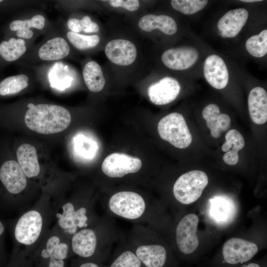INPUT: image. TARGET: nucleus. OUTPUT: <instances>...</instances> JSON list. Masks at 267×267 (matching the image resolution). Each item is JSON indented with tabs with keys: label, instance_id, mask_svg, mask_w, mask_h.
<instances>
[{
	"label": "nucleus",
	"instance_id": "nucleus-1",
	"mask_svg": "<svg viewBox=\"0 0 267 267\" xmlns=\"http://www.w3.org/2000/svg\"><path fill=\"white\" fill-rule=\"evenodd\" d=\"M24 118L26 126L41 134L61 132L69 126L71 116L69 111L60 105L30 103Z\"/></svg>",
	"mask_w": 267,
	"mask_h": 267
},
{
	"label": "nucleus",
	"instance_id": "nucleus-2",
	"mask_svg": "<svg viewBox=\"0 0 267 267\" xmlns=\"http://www.w3.org/2000/svg\"><path fill=\"white\" fill-rule=\"evenodd\" d=\"M160 137L177 148L184 149L190 145L192 135L183 116L174 112L162 118L158 124Z\"/></svg>",
	"mask_w": 267,
	"mask_h": 267
},
{
	"label": "nucleus",
	"instance_id": "nucleus-3",
	"mask_svg": "<svg viewBox=\"0 0 267 267\" xmlns=\"http://www.w3.org/2000/svg\"><path fill=\"white\" fill-rule=\"evenodd\" d=\"M208 183V177L201 171L193 170L186 173L175 182L173 193L176 199L183 204L196 201Z\"/></svg>",
	"mask_w": 267,
	"mask_h": 267
},
{
	"label": "nucleus",
	"instance_id": "nucleus-4",
	"mask_svg": "<svg viewBox=\"0 0 267 267\" xmlns=\"http://www.w3.org/2000/svg\"><path fill=\"white\" fill-rule=\"evenodd\" d=\"M108 206L114 214L122 218L135 220L144 213L146 205L139 194L130 191L116 193L109 200Z\"/></svg>",
	"mask_w": 267,
	"mask_h": 267
},
{
	"label": "nucleus",
	"instance_id": "nucleus-5",
	"mask_svg": "<svg viewBox=\"0 0 267 267\" xmlns=\"http://www.w3.org/2000/svg\"><path fill=\"white\" fill-rule=\"evenodd\" d=\"M142 167L138 158L125 153H113L107 156L101 165L103 173L110 178H122L138 172Z\"/></svg>",
	"mask_w": 267,
	"mask_h": 267
},
{
	"label": "nucleus",
	"instance_id": "nucleus-6",
	"mask_svg": "<svg viewBox=\"0 0 267 267\" xmlns=\"http://www.w3.org/2000/svg\"><path fill=\"white\" fill-rule=\"evenodd\" d=\"M43 226V219L40 213L35 210L23 214L18 221L14 235L20 243L30 245L34 243L40 235Z\"/></svg>",
	"mask_w": 267,
	"mask_h": 267
},
{
	"label": "nucleus",
	"instance_id": "nucleus-7",
	"mask_svg": "<svg viewBox=\"0 0 267 267\" xmlns=\"http://www.w3.org/2000/svg\"><path fill=\"white\" fill-rule=\"evenodd\" d=\"M199 219L194 214L183 217L176 229V241L180 251L186 254L193 252L198 247L199 240L196 234Z\"/></svg>",
	"mask_w": 267,
	"mask_h": 267
},
{
	"label": "nucleus",
	"instance_id": "nucleus-8",
	"mask_svg": "<svg viewBox=\"0 0 267 267\" xmlns=\"http://www.w3.org/2000/svg\"><path fill=\"white\" fill-rule=\"evenodd\" d=\"M256 244L238 238L227 240L222 247V255L225 261L230 264L247 262L257 253Z\"/></svg>",
	"mask_w": 267,
	"mask_h": 267
},
{
	"label": "nucleus",
	"instance_id": "nucleus-9",
	"mask_svg": "<svg viewBox=\"0 0 267 267\" xmlns=\"http://www.w3.org/2000/svg\"><path fill=\"white\" fill-rule=\"evenodd\" d=\"M197 50L191 46H182L169 49L162 54L161 59L164 64L175 70H182L192 66L197 60Z\"/></svg>",
	"mask_w": 267,
	"mask_h": 267
},
{
	"label": "nucleus",
	"instance_id": "nucleus-10",
	"mask_svg": "<svg viewBox=\"0 0 267 267\" xmlns=\"http://www.w3.org/2000/svg\"><path fill=\"white\" fill-rule=\"evenodd\" d=\"M180 86L174 78L166 77L151 85L148 89L150 100L156 105L168 104L178 96Z\"/></svg>",
	"mask_w": 267,
	"mask_h": 267
},
{
	"label": "nucleus",
	"instance_id": "nucleus-11",
	"mask_svg": "<svg viewBox=\"0 0 267 267\" xmlns=\"http://www.w3.org/2000/svg\"><path fill=\"white\" fill-rule=\"evenodd\" d=\"M0 180L11 194H18L27 185L26 176L17 162L14 160L4 161L0 167Z\"/></svg>",
	"mask_w": 267,
	"mask_h": 267
},
{
	"label": "nucleus",
	"instance_id": "nucleus-12",
	"mask_svg": "<svg viewBox=\"0 0 267 267\" xmlns=\"http://www.w3.org/2000/svg\"><path fill=\"white\" fill-rule=\"evenodd\" d=\"M105 53L112 63L118 65L127 66L135 61L137 50L131 42L124 39H115L107 43Z\"/></svg>",
	"mask_w": 267,
	"mask_h": 267
},
{
	"label": "nucleus",
	"instance_id": "nucleus-13",
	"mask_svg": "<svg viewBox=\"0 0 267 267\" xmlns=\"http://www.w3.org/2000/svg\"><path fill=\"white\" fill-rule=\"evenodd\" d=\"M204 74L209 84L216 89H222L228 83L229 74L226 65L223 60L216 54H212L206 59Z\"/></svg>",
	"mask_w": 267,
	"mask_h": 267
},
{
	"label": "nucleus",
	"instance_id": "nucleus-14",
	"mask_svg": "<svg viewBox=\"0 0 267 267\" xmlns=\"http://www.w3.org/2000/svg\"><path fill=\"white\" fill-rule=\"evenodd\" d=\"M249 14L244 8L231 10L224 14L218 21V28L223 38H233L240 32L245 24Z\"/></svg>",
	"mask_w": 267,
	"mask_h": 267
},
{
	"label": "nucleus",
	"instance_id": "nucleus-15",
	"mask_svg": "<svg viewBox=\"0 0 267 267\" xmlns=\"http://www.w3.org/2000/svg\"><path fill=\"white\" fill-rule=\"evenodd\" d=\"M62 210L63 213L59 215L58 220V224L62 228L67 229L70 234H74L78 227L87 226L88 217L85 208L81 207L75 211L74 205L68 202L63 205Z\"/></svg>",
	"mask_w": 267,
	"mask_h": 267
},
{
	"label": "nucleus",
	"instance_id": "nucleus-16",
	"mask_svg": "<svg viewBox=\"0 0 267 267\" xmlns=\"http://www.w3.org/2000/svg\"><path fill=\"white\" fill-rule=\"evenodd\" d=\"M72 249L74 253L84 259H89L95 253L97 238L91 229L85 228L74 234Z\"/></svg>",
	"mask_w": 267,
	"mask_h": 267
},
{
	"label": "nucleus",
	"instance_id": "nucleus-17",
	"mask_svg": "<svg viewBox=\"0 0 267 267\" xmlns=\"http://www.w3.org/2000/svg\"><path fill=\"white\" fill-rule=\"evenodd\" d=\"M249 114L254 123L258 125L267 121V93L263 88L257 87L250 91L248 98Z\"/></svg>",
	"mask_w": 267,
	"mask_h": 267
},
{
	"label": "nucleus",
	"instance_id": "nucleus-18",
	"mask_svg": "<svg viewBox=\"0 0 267 267\" xmlns=\"http://www.w3.org/2000/svg\"><path fill=\"white\" fill-rule=\"evenodd\" d=\"M202 116L206 121L211 134L214 138L219 137L222 133L227 131L230 126V118L226 114H221L218 105L211 104L202 111Z\"/></svg>",
	"mask_w": 267,
	"mask_h": 267
},
{
	"label": "nucleus",
	"instance_id": "nucleus-19",
	"mask_svg": "<svg viewBox=\"0 0 267 267\" xmlns=\"http://www.w3.org/2000/svg\"><path fill=\"white\" fill-rule=\"evenodd\" d=\"M18 164L28 178H34L39 175L40 166L35 147L29 143L20 145L17 149Z\"/></svg>",
	"mask_w": 267,
	"mask_h": 267
},
{
	"label": "nucleus",
	"instance_id": "nucleus-20",
	"mask_svg": "<svg viewBox=\"0 0 267 267\" xmlns=\"http://www.w3.org/2000/svg\"><path fill=\"white\" fill-rule=\"evenodd\" d=\"M138 26L142 30L148 32L158 29L168 35L175 34L178 29L175 20L166 15H145L139 20Z\"/></svg>",
	"mask_w": 267,
	"mask_h": 267
},
{
	"label": "nucleus",
	"instance_id": "nucleus-21",
	"mask_svg": "<svg viewBox=\"0 0 267 267\" xmlns=\"http://www.w3.org/2000/svg\"><path fill=\"white\" fill-rule=\"evenodd\" d=\"M134 253L144 267H163L167 260L166 250L159 245H141Z\"/></svg>",
	"mask_w": 267,
	"mask_h": 267
},
{
	"label": "nucleus",
	"instance_id": "nucleus-22",
	"mask_svg": "<svg viewBox=\"0 0 267 267\" xmlns=\"http://www.w3.org/2000/svg\"><path fill=\"white\" fill-rule=\"evenodd\" d=\"M209 214L219 223L225 224L231 220L235 214L233 202L227 197L218 196L210 200Z\"/></svg>",
	"mask_w": 267,
	"mask_h": 267
},
{
	"label": "nucleus",
	"instance_id": "nucleus-23",
	"mask_svg": "<svg viewBox=\"0 0 267 267\" xmlns=\"http://www.w3.org/2000/svg\"><path fill=\"white\" fill-rule=\"evenodd\" d=\"M225 138L226 141L222 146V151L226 152L223 156V160L227 165H235L239 160L238 152L244 146V139L239 132L235 129L229 130Z\"/></svg>",
	"mask_w": 267,
	"mask_h": 267
},
{
	"label": "nucleus",
	"instance_id": "nucleus-24",
	"mask_svg": "<svg viewBox=\"0 0 267 267\" xmlns=\"http://www.w3.org/2000/svg\"><path fill=\"white\" fill-rule=\"evenodd\" d=\"M70 47L62 38L56 37L48 40L39 50V56L44 60H56L67 56Z\"/></svg>",
	"mask_w": 267,
	"mask_h": 267
},
{
	"label": "nucleus",
	"instance_id": "nucleus-25",
	"mask_svg": "<svg viewBox=\"0 0 267 267\" xmlns=\"http://www.w3.org/2000/svg\"><path fill=\"white\" fill-rule=\"evenodd\" d=\"M83 76L87 88L92 92H99L104 88L105 79L100 65L95 61L88 62L84 67Z\"/></svg>",
	"mask_w": 267,
	"mask_h": 267
},
{
	"label": "nucleus",
	"instance_id": "nucleus-26",
	"mask_svg": "<svg viewBox=\"0 0 267 267\" xmlns=\"http://www.w3.org/2000/svg\"><path fill=\"white\" fill-rule=\"evenodd\" d=\"M24 40L12 38L8 41L0 44V54L7 61H13L19 58L26 51Z\"/></svg>",
	"mask_w": 267,
	"mask_h": 267
},
{
	"label": "nucleus",
	"instance_id": "nucleus-27",
	"mask_svg": "<svg viewBox=\"0 0 267 267\" xmlns=\"http://www.w3.org/2000/svg\"><path fill=\"white\" fill-rule=\"evenodd\" d=\"M28 78L23 74L7 77L0 83V94L3 96L18 93L28 86Z\"/></svg>",
	"mask_w": 267,
	"mask_h": 267
},
{
	"label": "nucleus",
	"instance_id": "nucleus-28",
	"mask_svg": "<svg viewBox=\"0 0 267 267\" xmlns=\"http://www.w3.org/2000/svg\"><path fill=\"white\" fill-rule=\"evenodd\" d=\"M245 46L248 52L256 57H262L267 53V30L253 36L246 41Z\"/></svg>",
	"mask_w": 267,
	"mask_h": 267
},
{
	"label": "nucleus",
	"instance_id": "nucleus-29",
	"mask_svg": "<svg viewBox=\"0 0 267 267\" xmlns=\"http://www.w3.org/2000/svg\"><path fill=\"white\" fill-rule=\"evenodd\" d=\"M62 63H55L48 74L49 82L52 88L63 90L71 85L73 78L63 73Z\"/></svg>",
	"mask_w": 267,
	"mask_h": 267
},
{
	"label": "nucleus",
	"instance_id": "nucleus-30",
	"mask_svg": "<svg viewBox=\"0 0 267 267\" xmlns=\"http://www.w3.org/2000/svg\"><path fill=\"white\" fill-rule=\"evenodd\" d=\"M67 37L70 43L79 49H85L96 46L100 39L98 35H86L69 31Z\"/></svg>",
	"mask_w": 267,
	"mask_h": 267
},
{
	"label": "nucleus",
	"instance_id": "nucleus-31",
	"mask_svg": "<svg viewBox=\"0 0 267 267\" xmlns=\"http://www.w3.org/2000/svg\"><path fill=\"white\" fill-rule=\"evenodd\" d=\"M208 2L206 0H173L171 3L175 9L184 14L190 15L203 9Z\"/></svg>",
	"mask_w": 267,
	"mask_h": 267
},
{
	"label": "nucleus",
	"instance_id": "nucleus-32",
	"mask_svg": "<svg viewBox=\"0 0 267 267\" xmlns=\"http://www.w3.org/2000/svg\"><path fill=\"white\" fill-rule=\"evenodd\" d=\"M108 267H144L134 253L124 251L117 256Z\"/></svg>",
	"mask_w": 267,
	"mask_h": 267
},
{
	"label": "nucleus",
	"instance_id": "nucleus-33",
	"mask_svg": "<svg viewBox=\"0 0 267 267\" xmlns=\"http://www.w3.org/2000/svg\"><path fill=\"white\" fill-rule=\"evenodd\" d=\"M44 17L42 15L37 14L31 19L13 21L10 23L9 28L12 31H17L22 28L29 29L31 27L41 30L44 26Z\"/></svg>",
	"mask_w": 267,
	"mask_h": 267
},
{
	"label": "nucleus",
	"instance_id": "nucleus-34",
	"mask_svg": "<svg viewBox=\"0 0 267 267\" xmlns=\"http://www.w3.org/2000/svg\"><path fill=\"white\" fill-rule=\"evenodd\" d=\"M113 7H122L130 11L136 10L139 6V2L137 0H108Z\"/></svg>",
	"mask_w": 267,
	"mask_h": 267
},
{
	"label": "nucleus",
	"instance_id": "nucleus-35",
	"mask_svg": "<svg viewBox=\"0 0 267 267\" xmlns=\"http://www.w3.org/2000/svg\"><path fill=\"white\" fill-rule=\"evenodd\" d=\"M60 239L58 236H53L47 240L46 248L42 250L40 255L43 259L49 258L52 254L56 246L60 243Z\"/></svg>",
	"mask_w": 267,
	"mask_h": 267
},
{
	"label": "nucleus",
	"instance_id": "nucleus-36",
	"mask_svg": "<svg viewBox=\"0 0 267 267\" xmlns=\"http://www.w3.org/2000/svg\"><path fill=\"white\" fill-rule=\"evenodd\" d=\"M79 24L81 31H83L86 33L97 32L99 30L97 23L92 21L88 16H86L82 19L79 20Z\"/></svg>",
	"mask_w": 267,
	"mask_h": 267
},
{
	"label": "nucleus",
	"instance_id": "nucleus-37",
	"mask_svg": "<svg viewBox=\"0 0 267 267\" xmlns=\"http://www.w3.org/2000/svg\"><path fill=\"white\" fill-rule=\"evenodd\" d=\"M69 247L65 243H60L54 250L51 255L54 258L61 260H65L68 254Z\"/></svg>",
	"mask_w": 267,
	"mask_h": 267
},
{
	"label": "nucleus",
	"instance_id": "nucleus-38",
	"mask_svg": "<svg viewBox=\"0 0 267 267\" xmlns=\"http://www.w3.org/2000/svg\"><path fill=\"white\" fill-rule=\"evenodd\" d=\"M68 27L72 32L78 33L81 31L79 20L76 18H71L68 21Z\"/></svg>",
	"mask_w": 267,
	"mask_h": 267
},
{
	"label": "nucleus",
	"instance_id": "nucleus-39",
	"mask_svg": "<svg viewBox=\"0 0 267 267\" xmlns=\"http://www.w3.org/2000/svg\"><path fill=\"white\" fill-rule=\"evenodd\" d=\"M33 32L29 29H20L17 31L16 35L24 39H30L33 36Z\"/></svg>",
	"mask_w": 267,
	"mask_h": 267
},
{
	"label": "nucleus",
	"instance_id": "nucleus-40",
	"mask_svg": "<svg viewBox=\"0 0 267 267\" xmlns=\"http://www.w3.org/2000/svg\"><path fill=\"white\" fill-rule=\"evenodd\" d=\"M74 267H103L98 263L91 261H86L77 263Z\"/></svg>",
	"mask_w": 267,
	"mask_h": 267
},
{
	"label": "nucleus",
	"instance_id": "nucleus-41",
	"mask_svg": "<svg viewBox=\"0 0 267 267\" xmlns=\"http://www.w3.org/2000/svg\"><path fill=\"white\" fill-rule=\"evenodd\" d=\"M242 267H260V266L257 264L252 263L246 266H243Z\"/></svg>",
	"mask_w": 267,
	"mask_h": 267
},
{
	"label": "nucleus",
	"instance_id": "nucleus-42",
	"mask_svg": "<svg viewBox=\"0 0 267 267\" xmlns=\"http://www.w3.org/2000/svg\"><path fill=\"white\" fill-rule=\"evenodd\" d=\"M242 2H258V1H261V0H240Z\"/></svg>",
	"mask_w": 267,
	"mask_h": 267
},
{
	"label": "nucleus",
	"instance_id": "nucleus-43",
	"mask_svg": "<svg viewBox=\"0 0 267 267\" xmlns=\"http://www.w3.org/2000/svg\"><path fill=\"white\" fill-rule=\"evenodd\" d=\"M4 231V226L2 223L0 222V235L3 233Z\"/></svg>",
	"mask_w": 267,
	"mask_h": 267
},
{
	"label": "nucleus",
	"instance_id": "nucleus-44",
	"mask_svg": "<svg viewBox=\"0 0 267 267\" xmlns=\"http://www.w3.org/2000/svg\"><path fill=\"white\" fill-rule=\"evenodd\" d=\"M1 1H2V0H0V2H1Z\"/></svg>",
	"mask_w": 267,
	"mask_h": 267
}]
</instances>
